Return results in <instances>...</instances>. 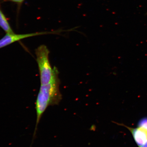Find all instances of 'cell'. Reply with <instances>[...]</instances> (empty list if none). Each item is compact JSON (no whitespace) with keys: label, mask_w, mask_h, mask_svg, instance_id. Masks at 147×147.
I'll return each mask as SVG.
<instances>
[{"label":"cell","mask_w":147,"mask_h":147,"mask_svg":"<svg viewBox=\"0 0 147 147\" xmlns=\"http://www.w3.org/2000/svg\"><path fill=\"white\" fill-rule=\"evenodd\" d=\"M58 75H57L49 83L40 86L35 103L36 119L33 140L36 136L40 119L46 109L49 106L59 104L61 100Z\"/></svg>","instance_id":"cell-1"},{"label":"cell","mask_w":147,"mask_h":147,"mask_svg":"<svg viewBox=\"0 0 147 147\" xmlns=\"http://www.w3.org/2000/svg\"><path fill=\"white\" fill-rule=\"evenodd\" d=\"M49 51L47 46L41 45L35 50L36 60L39 69L41 85L50 82L58 72L57 68L53 69L49 62Z\"/></svg>","instance_id":"cell-2"},{"label":"cell","mask_w":147,"mask_h":147,"mask_svg":"<svg viewBox=\"0 0 147 147\" xmlns=\"http://www.w3.org/2000/svg\"><path fill=\"white\" fill-rule=\"evenodd\" d=\"M54 32H45L22 34H16L14 33L6 34L0 39V49L25 38L42 35L52 34Z\"/></svg>","instance_id":"cell-3"},{"label":"cell","mask_w":147,"mask_h":147,"mask_svg":"<svg viewBox=\"0 0 147 147\" xmlns=\"http://www.w3.org/2000/svg\"><path fill=\"white\" fill-rule=\"evenodd\" d=\"M118 125L124 126L131 132L137 146L139 147L143 146L147 141V130L138 127L133 128L129 127L123 124L114 122Z\"/></svg>","instance_id":"cell-4"},{"label":"cell","mask_w":147,"mask_h":147,"mask_svg":"<svg viewBox=\"0 0 147 147\" xmlns=\"http://www.w3.org/2000/svg\"><path fill=\"white\" fill-rule=\"evenodd\" d=\"M0 27L5 31L6 34L14 33L11 27L10 26L8 20L4 14L0 9Z\"/></svg>","instance_id":"cell-5"},{"label":"cell","mask_w":147,"mask_h":147,"mask_svg":"<svg viewBox=\"0 0 147 147\" xmlns=\"http://www.w3.org/2000/svg\"><path fill=\"white\" fill-rule=\"evenodd\" d=\"M138 127L147 130V117L141 119L138 123Z\"/></svg>","instance_id":"cell-6"},{"label":"cell","mask_w":147,"mask_h":147,"mask_svg":"<svg viewBox=\"0 0 147 147\" xmlns=\"http://www.w3.org/2000/svg\"><path fill=\"white\" fill-rule=\"evenodd\" d=\"M7 1L18 3H21L24 0H7Z\"/></svg>","instance_id":"cell-7"},{"label":"cell","mask_w":147,"mask_h":147,"mask_svg":"<svg viewBox=\"0 0 147 147\" xmlns=\"http://www.w3.org/2000/svg\"><path fill=\"white\" fill-rule=\"evenodd\" d=\"M140 147H147V141L144 145H143V146Z\"/></svg>","instance_id":"cell-8"}]
</instances>
